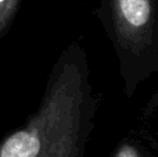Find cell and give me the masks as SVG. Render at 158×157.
<instances>
[{"label":"cell","instance_id":"3957f363","mask_svg":"<svg viewBox=\"0 0 158 157\" xmlns=\"http://www.w3.org/2000/svg\"><path fill=\"white\" fill-rule=\"evenodd\" d=\"M111 157H154V155L142 135L131 132L117 143Z\"/></svg>","mask_w":158,"mask_h":157},{"label":"cell","instance_id":"7a4b0ae2","mask_svg":"<svg viewBox=\"0 0 158 157\" xmlns=\"http://www.w3.org/2000/svg\"><path fill=\"white\" fill-rule=\"evenodd\" d=\"M94 14L114 49L123 95L131 99L158 72V0H98Z\"/></svg>","mask_w":158,"mask_h":157},{"label":"cell","instance_id":"277c9868","mask_svg":"<svg viewBox=\"0 0 158 157\" xmlns=\"http://www.w3.org/2000/svg\"><path fill=\"white\" fill-rule=\"evenodd\" d=\"M21 0H0V38L13 24Z\"/></svg>","mask_w":158,"mask_h":157},{"label":"cell","instance_id":"6da1fadb","mask_svg":"<svg viewBox=\"0 0 158 157\" xmlns=\"http://www.w3.org/2000/svg\"><path fill=\"white\" fill-rule=\"evenodd\" d=\"M100 100L86 50L71 42L53 64L36 111L0 142V157H86Z\"/></svg>","mask_w":158,"mask_h":157}]
</instances>
